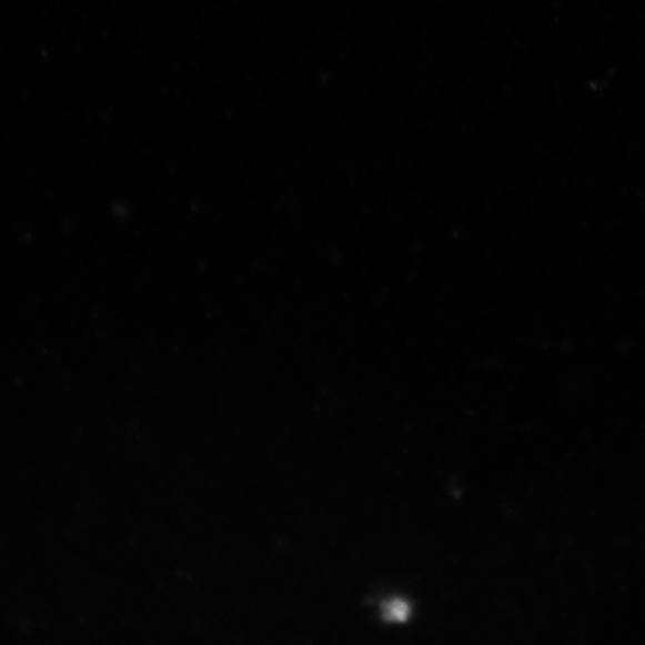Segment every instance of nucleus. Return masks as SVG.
<instances>
[{
    "instance_id": "1",
    "label": "nucleus",
    "mask_w": 645,
    "mask_h": 645,
    "mask_svg": "<svg viewBox=\"0 0 645 645\" xmlns=\"http://www.w3.org/2000/svg\"><path fill=\"white\" fill-rule=\"evenodd\" d=\"M411 607L401 599H395L387 603L384 607V617L387 621L404 622L409 617Z\"/></svg>"
}]
</instances>
